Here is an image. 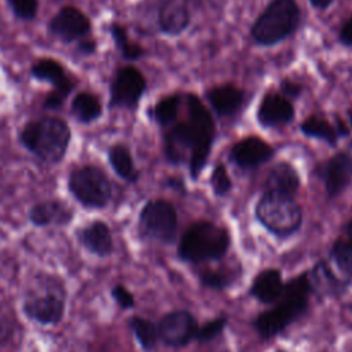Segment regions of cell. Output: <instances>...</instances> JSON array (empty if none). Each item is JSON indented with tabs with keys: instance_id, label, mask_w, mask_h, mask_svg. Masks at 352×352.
Returning a JSON list of instances; mask_svg holds the SVG:
<instances>
[{
	"instance_id": "obj_1",
	"label": "cell",
	"mask_w": 352,
	"mask_h": 352,
	"mask_svg": "<svg viewBox=\"0 0 352 352\" xmlns=\"http://www.w3.org/2000/svg\"><path fill=\"white\" fill-rule=\"evenodd\" d=\"M186 107L187 118L165 128L164 151L173 165L187 160L190 176L197 180L208 162L216 129L209 110L197 95H186Z\"/></svg>"
},
{
	"instance_id": "obj_2",
	"label": "cell",
	"mask_w": 352,
	"mask_h": 352,
	"mask_svg": "<svg viewBox=\"0 0 352 352\" xmlns=\"http://www.w3.org/2000/svg\"><path fill=\"white\" fill-rule=\"evenodd\" d=\"M19 143L45 164H59L72 142L69 124L56 116H44L23 124L18 132Z\"/></svg>"
},
{
	"instance_id": "obj_3",
	"label": "cell",
	"mask_w": 352,
	"mask_h": 352,
	"mask_svg": "<svg viewBox=\"0 0 352 352\" xmlns=\"http://www.w3.org/2000/svg\"><path fill=\"white\" fill-rule=\"evenodd\" d=\"M311 293L308 274H300L297 278L283 285L280 297L275 307L260 314L254 319V329L261 338H270L289 326L300 315L304 314L308 305V296Z\"/></svg>"
},
{
	"instance_id": "obj_4",
	"label": "cell",
	"mask_w": 352,
	"mask_h": 352,
	"mask_svg": "<svg viewBox=\"0 0 352 352\" xmlns=\"http://www.w3.org/2000/svg\"><path fill=\"white\" fill-rule=\"evenodd\" d=\"M66 289L60 279L54 275H37L23 292L22 312L38 324H58L65 315Z\"/></svg>"
},
{
	"instance_id": "obj_5",
	"label": "cell",
	"mask_w": 352,
	"mask_h": 352,
	"mask_svg": "<svg viewBox=\"0 0 352 352\" xmlns=\"http://www.w3.org/2000/svg\"><path fill=\"white\" fill-rule=\"evenodd\" d=\"M301 19L296 0H271L250 29L253 41L261 47L275 45L292 36Z\"/></svg>"
},
{
	"instance_id": "obj_6",
	"label": "cell",
	"mask_w": 352,
	"mask_h": 352,
	"mask_svg": "<svg viewBox=\"0 0 352 352\" xmlns=\"http://www.w3.org/2000/svg\"><path fill=\"white\" fill-rule=\"evenodd\" d=\"M228 248L230 234L226 228L210 221H197L182 236L177 253L182 260L198 264L221 258Z\"/></svg>"
},
{
	"instance_id": "obj_7",
	"label": "cell",
	"mask_w": 352,
	"mask_h": 352,
	"mask_svg": "<svg viewBox=\"0 0 352 352\" xmlns=\"http://www.w3.org/2000/svg\"><path fill=\"white\" fill-rule=\"evenodd\" d=\"M256 219L271 234L286 238L294 234L302 223V212L293 197L265 191L254 209Z\"/></svg>"
},
{
	"instance_id": "obj_8",
	"label": "cell",
	"mask_w": 352,
	"mask_h": 352,
	"mask_svg": "<svg viewBox=\"0 0 352 352\" xmlns=\"http://www.w3.org/2000/svg\"><path fill=\"white\" fill-rule=\"evenodd\" d=\"M67 190L72 197L87 209H103L113 197V187L106 172L92 164L70 170Z\"/></svg>"
},
{
	"instance_id": "obj_9",
	"label": "cell",
	"mask_w": 352,
	"mask_h": 352,
	"mask_svg": "<svg viewBox=\"0 0 352 352\" xmlns=\"http://www.w3.org/2000/svg\"><path fill=\"white\" fill-rule=\"evenodd\" d=\"M138 230L142 238L161 243H172L177 231V213L166 199L147 201L138 219Z\"/></svg>"
},
{
	"instance_id": "obj_10",
	"label": "cell",
	"mask_w": 352,
	"mask_h": 352,
	"mask_svg": "<svg viewBox=\"0 0 352 352\" xmlns=\"http://www.w3.org/2000/svg\"><path fill=\"white\" fill-rule=\"evenodd\" d=\"M147 88L143 73L135 66H122L114 73L109 87L110 109H138Z\"/></svg>"
},
{
	"instance_id": "obj_11",
	"label": "cell",
	"mask_w": 352,
	"mask_h": 352,
	"mask_svg": "<svg viewBox=\"0 0 352 352\" xmlns=\"http://www.w3.org/2000/svg\"><path fill=\"white\" fill-rule=\"evenodd\" d=\"M91 30L92 22L89 16L73 6L60 7L48 22L50 34L65 44L85 38Z\"/></svg>"
},
{
	"instance_id": "obj_12",
	"label": "cell",
	"mask_w": 352,
	"mask_h": 352,
	"mask_svg": "<svg viewBox=\"0 0 352 352\" xmlns=\"http://www.w3.org/2000/svg\"><path fill=\"white\" fill-rule=\"evenodd\" d=\"M158 340L172 348L187 345L195 338L198 324L188 311H172L162 316L157 324Z\"/></svg>"
},
{
	"instance_id": "obj_13",
	"label": "cell",
	"mask_w": 352,
	"mask_h": 352,
	"mask_svg": "<svg viewBox=\"0 0 352 352\" xmlns=\"http://www.w3.org/2000/svg\"><path fill=\"white\" fill-rule=\"evenodd\" d=\"M316 172L323 180L327 195L334 198L352 184V155L348 151L336 153Z\"/></svg>"
},
{
	"instance_id": "obj_14",
	"label": "cell",
	"mask_w": 352,
	"mask_h": 352,
	"mask_svg": "<svg viewBox=\"0 0 352 352\" xmlns=\"http://www.w3.org/2000/svg\"><path fill=\"white\" fill-rule=\"evenodd\" d=\"M274 154V147L261 138L246 136L231 147L228 160L241 169H254L268 162Z\"/></svg>"
},
{
	"instance_id": "obj_15",
	"label": "cell",
	"mask_w": 352,
	"mask_h": 352,
	"mask_svg": "<svg viewBox=\"0 0 352 352\" xmlns=\"http://www.w3.org/2000/svg\"><path fill=\"white\" fill-rule=\"evenodd\" d=\"M256 118L263 128H279L293 121L294 106L280 94L268 92L258 104Z\"/></svg>"
},
{
	"instance_id": "obj_16",
	"label": "cell",
	"mask_w": 352,
	"mask_h": 352,
	"mask_svg": "<svg viewBox=\"0 0 352 352\" xmlns=\"http://www.w3.org/2000/svg\"><path fill=\"white\" fill-rule=\"evenodd\" d=\"M30 76L37 81L52 85L54 91L67 98L76 87L73 78L66 73L65 67L54 58H41L30 67Z\"/></svg>"
},
{
	"instance_id": "obj_17",
	"label": "cell",
	"mask_w": 352,
	"mask_h": 352,
	"mask_svg": "<svg viewBox=\"0 0 352 352\" xmlns=\"http://www.w3.org/2000/svg\"><path fill=\"white\" fill-rule=\"evenodd\" d=\"M29 221L36 227H65L73 220V210L60 199H44L29 209Z\"/></svg>"
},
{
	"instance_id": "obj_18",
	"label": "cell",
	"mask_w": 352,
	"mask_h": 352,
	"mask_svg": "<svg viewBox=\"0 0 352 352\" xmlns=\"http://www.w3.org/2000/svg\"><path fill=\"white\" fill-rule=\"evenodd\" d=\"M76 235L82 248L95 256L107 257L113 253L114 243L111 231L102 220H94L78 228Z\"/></svg>"
},
{
	"instance_id": "obj_19",
	"label": "cell",
	"mask_w": 352,
	"mask_h": 352,
	"mask_svg": "<svg viewBox=\"0 0 352 352\" xmlns=\"http://www.w3.org/2000/svg\"><path fill=\"white\" fill-rule=\"evenodd\" d=\"M188 8L176 0H164L157 11L158 30L170 37L182 34L190 25Z\"/></svg>"
},
{
	"instance_id": "obj_20",
	"label": "cell",
	"mask_w": 352,
	"mask_h": 352,
	"mask_svg": "<svg viewBox=\"0 0 352 352\" xmlns=\"http://www.w3.org/2000/svg\"><path fill=\"white\" fill-rule=\"evenodd\" d=\"M206 98L217 116L228 117L239 110L243 103L245 94L232 84H223L212 87L206 92Z\"/></svg>"
},
{
	"instance_id": "obj_21",
	"label": "cell",
	"mask_w": 352,
	"mask_h": 352,
	"mask_svg": "<svg viewBox=\"0 0 352 352\" xmlns=\"http://www.w3.org/2000/svg\"><path fill=\"white\" fill-rule=\"evenodd\" d=\"M265 191L279 192L293 197L300 187V176L293 165L289 162H278L267 175L264 183Z\"/></svg>"
},
{
	"instance_id": "obj_22",
	"label": "cell",
	"mask_w": 352,
	"mask_h": 352,
	"mask_svg": "<svg viewBox=\"0 0 352 352\" xmlns=\"http://www.w3.org/2000/svg\"><path fill=\"white\" fill-rule=\"evenodd\" d=\"M308 279L311 292H315L319 296H340L348 286L337 276L330 264L326 261L316 263L311 270Z\"/></svg>"
},
{
	"instance_id": "obj_23",
	"label": "cell",
	"mask_w": 352,
	"mask_h": 352,
	"mask_svg": "<svg viewBox=\"0 0 352 352\" xmlns=\"http://www.w3.org/2000/svg\"><path fill=\"white\" fill-rule=\"evenodd\" d=\"M283 290L282 275L275 268L261 271L253 279L250 294L264 304L276 302Z\"/></svg>"
},
{
	"instance_id": "obj_24",
	"label": "cell",
	"mask_w": 352,
	"mask_h": 352,
	"mask_svg": "<svg viewBox=\"0 0 352 352\" xmlns=\"http://www.w3.org/2000/svg\"><path fill=\"white\" fill-rule=\"evenodd\" d=\"M107 161L114 173L126 183H138L140 173L135 165L131 150L124 143H114L107 150Z\"/></svg>"
},
{
	"instance_id": "obj_25",
	"label": "cell",
	"mask_w": 352,
	"mask_h": 352,
	"mask_svg": "<svg viewBox=\"0 0 352 352\" xmlns=\"http://www.w3.org/2000/svg\"><path fill=\"white\" fill-rule=\"evenodd\" d=\"M70 113L76 121L88 125L102 117L103 106L95 94L81 91L74 95L70 103Z\"/></svg>"
},
{
	"instance_id": "obj_26",
	"label": "cell",
	"mask_w": 352,
	"mask_h": 352,
	"mask_svg": "<svg viewBox=\"0 0 352 352\" xmlns=\"http://www.w3.org/2000/svg\"><path fill=\"white\" fill-rule=\"evenodd\" d=\"M300 131L305 136L322 140L331 147H336L340 139L336 126H333L326 118L319 117L316 114H312L307 120H304L300 124Z\"/></svg>"
},
{
	"instance_id": "obj_27",
	"label": "cell",
	"mask_w": 352,
	"mask_h": 352,
	"mask_svg": "<svg viewBox=\"0 0 352 352\" xmlns=\"http://www.w3.org/2000/svg\"><path fill=\"white\" fill-rule=\"evenodd\" d=\"M109 33L114 41L116 48L125 60H138L146 55V50L139 43L129 40L128 32L124 25L117 22L110 23Z\"/></svg>"
},
{
	"instance_id": "obj_28",
	"label": "cell",
	"mask_w": 352,
	"mask_h": 352,
	"mask_svg": "<svg viewBox=\"0 0 352 352\" xmlns=\"http://www.w3.org/2000/svg\"><path fill=\"white\" fill-rule=\"evenodd\" d=\"M180 103H182V96L177 94L164 96L153 106L148 114L160 126L166 128L176 121Z\"/></svg>"
},
{
	"instance_id": "obj_29",
	"label": "cell",
	"mask_w": 352,
	"mask_h": 352,
	"mask_svg": "<svg viewBox=\"0 0 352 352\" xmlns=\"http://www.w3.org/2000/svg\"><path fill=\"white\" fill-rule=\"evenodd\" d=\"M330 267L346 285L352 283V252L342 241H337L330 250Z\"/></svg>"
},
{
	"instance_id": "obj_30",
	"label": "cell",
	"mask_w": 352,
	"mask_h": 352,
	"mask_svg": "<svg viewBox=\"0 0 352 352\" xmlns=\"http://www.w3.org/2000/svg\"><path fill=\"white\" fill-rule=\"evenodd\" d=\"M129 327L144 351H151L155 348L158 341V330L154 322L142 316H132L129 319Z\"/></svg>"
},
{
	"instance_id": "obj_31",
	"label": "cell",
	"mask_w": 352,
	"mask_h": 352,
	"mask_svg": "<svg viewBox=\"0 0 352 352\" xmlns=\"http://www.w3.org/2000/svg\"><path fill=\"white\" fill-rule=\"evenodd\" d=\"M209 182H210V187L213 190V194L217 195V197H226L232 188L231 177H230L224 164H217L213 168Z\"/></svg>"
},
{
	"instance_id": "obj_32",
	"label": "cell",
	"mask_w": 352,
	"mask_h": 352,
	"mask_svg": "<svg viewBox=\"0 0 352 352\" xmlns=\"http://www.w3.org/2000/svg\"><path fill=\"white\" fill-rule=\"evenodd\" d=\"M15 18L21 21H33L38 12V0H7Z\"/></svg>"
},
{
	"instance_id": "obj_33",
	"label": "cell",
	"mask_w": 352,
	"mask_h": 352,
	"mask_svg": "<svg viewBox=\"0 0 352 352\" xmlns=\"http://www.w3.org/2000/svg\"><path fill=\"white\" fill-rule=\"evenodd\" d=\"M226 324H227V318L226 316L216 318V319L205 323L202 327H198L195 338L199 342H209L223 331Z\"/></svg>"
},
{
	"instance_id": "obj_34",
	"label": "cell",
	"mask_w": 352,
	"mask_h": 352,
	"mask_svg": "<svg viewBox=\"0 0 352 352\" xmlns=\"http://www.w3.org/2000/svg\"><path fill=\"white\" fill-rule=\"evenodd\" d=\"M199 280L205 287L221 290L230 286L231 275L220 271H204L199 274Z\"/></svg>"
},
{
	"instance_id": "obj_35",
	"label": "cell",
	"mask_w": 352,
	"mask_h": 352,
	"mask_svg": "<svg viewBox=\"0 0 352 352\" xmlns=\"http://www.w3.org/2000/svg\"><path fill=\"white\" fill-rule=\"evenodd\" d=\"M110 294L113 297V300L116 301V304L121 308V309H131L135 305V298L132 296V293L124 287L122 285H116L111 287Z\"/></svg>"
},
{
	"instance_id": "obj_36",
	"label": "cell",
	"mask_w": 352,
	"mask_h": 352,
	"mask_svg": "<svg viewBox=\"0 0 352 352\" xmlns=\"http://www.w3.org/2000/svg\"><path fill=\"white\" fill-rule=\"evenodd\" d=\"M279 88H280V95L289 100L300 98L301 92H302V85L300 82H296L289 78L282 80L279 84Z\"/></svg>"
},
{
	"instance_id": "obj_37",
	"label": "cell",
	"mask_w": 352,
	"mask_h": 352,
	"mask_svg": "<svg viewBox=\"0 0 352 352\" xmlns=\"http://www.w3.org/2000/svg\"><path fill=\"white\" fill-rule=\"evenodd\" d=\"M65 96L60 95L59 92L56 91H51L47 94V96L44 98V102H43V107L45 110H52V111H56V110H60L63 107V103H65Z\"/></svg>"
},
{
	"instance_id": "obj_38",
	"label": "cell",
	"mask_w": 352,
	"mask_h": 352,
	"mask_svg": "<svg viewBox=\"0 0 352 352\" xmlns=\"http://www.w3.org/2000/svg\"><path fill=\"white\" fill-rule=\"evenodd\" d=\"M338 40L342 45L352 48V15L351 18L342 25L340 34H338Z\"/></svg>"
},
{
	"instance_id": "obj_39",
	"label": "cell",
	"mask_w": 352,
	"mask_h": 352,
	"mask_svg": "<svg viewBox=\"0 0 352 352\" xmlns=\"http://www.w3.org/2000/svg\"><path fill=\"white\" fill-rule=\"evenodd\" d=\"M77 52L81 55H92L96 52V41L92 38H81L77 41Z\"/></svg>"
},
{
	"instance_id": "obj_40",
	"label": "cell",
	"mask_w": 352,
	"mask_h": 352,
	"mask_svg": "<svg viewBox=\"0 0 352 352\" xmlns=\"http://www.w3.org/2000/svg\"><path fill=\"white\" fill-rule=\"evenodd\" d=\"M165 184L168 186V187H170L172 190H176L177 192H186V186H184V182H183V179H180V177H169V179H166V182H165Z\"/></svg>"
},
{
	"instance_id": "obj_41",
	"label": "cell",
	"mask_w": 352,
	"mask_h": 352,
	"mask_svg": "<svg viewBox=\"0 0 352 352\" xmlns=\"http://www.w3.org/2000/svg\"><path fill=\"white\" fill-rule=\"evenodd\" d=\"M336 131H337V133H338L340 138H341V136H348V133H349L346 125L344 124V121H342L340 117L336 118Z\"/></svg>"
},
{
	"instance_id": "obj_42",
	"label": "cell",
	"mask_w": 352,
	"mask_h": 352,
	"mask_svg": "<svg viewBox=\"0 0 352 352\" xmlns=\"http://www.w3.org/2000/svg\"><path fill=\"white\" fill-rule=\"evenodd\" d=\"M333 1H334V0H309L311 6L315 7V8H318V10H326V8H329Z\"/></svg>"
},
{
	"instance_id": "obj_43",
	"label": "cell",
	"mask_w": 352,
	"mask_h": 352,
	"mask_svg": "<svg viewBox=\"0 0 352 352\" xmlns=\"http://www.w3.org/2000/svg\"><path fill=\"white\" fill-rule=\"evenodd\" d=\"M345 235H346V239L344 241V243L348 248V250L352 252V220L345 227Z\"/></svg>"
},
{
	"instance_id": "obj_44",
	"label": "cell",
	"mask_w": 352,
	"mask_h": 352,
	"mask_svg": "<svg viewBox=\"0 0 352 352\" xmlns=\"http://www.w3.org/2000/svg\"><path fill=\"white\" fill-rule=\"evenodd\" d=\"M348 118H349V122H351V126H352V107L348 111Z\"/></svg>"
}]
</instances>
